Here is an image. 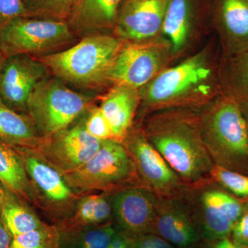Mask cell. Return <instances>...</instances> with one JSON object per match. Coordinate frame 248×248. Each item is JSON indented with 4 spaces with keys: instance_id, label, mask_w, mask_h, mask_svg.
Instances as JSON below:
<instances>
[{
    "instance_id": "f1b7e54d",
    "label": "cell",
    "mask_w": 248,
    "mask_h": 248,
    "mask_svg": "<svg viewBox=\"0 0 248 248\" xmlns=\"http://www.w3.org/2000/svg\"><path fill=\"white\" fill-rule=\"evenodd\" d=\"M30 17L67 21L74 0H24Z\"/></svg>"
},
{
    "instance_id": "d4e9b609",
    "label": "cell",
    "mask_w": 248,
    "mask_h": 248,
    "mask_svg": "<svg viewBox=\"0 0 248 248\" xmlns=\"http://www.w3.org/2000/svg\"><path fill=\"white\" fill-rule=\"evenodd\" d=\"M221 83L226 95L238 102H248V50L232 54L221 71Z\"/></svg>"
},
{
    "instance_id": "d6a6232c",
    "label": "cell",
    "mask_w": 248,
    "mask_h": 248,
    "mask_svg": "<svg viewBox=\"0 0 248 248\" xmlns=\"http://www.w3.org/2000/svg\"><path fill=\"white\" fill-rule=\"evenodd\" d=\"M231 237L235 242L248 248V209L235 225Z\"/></svg>"
},
{
    "instance_id": "30bf717a",
    "label": "cell",
    "mask_w": 248,
    "mask_h": 248,
    "mask_svg": "<svg viewBox=\"0 0 248 248\" xmlns=\"http://www.w3.org/2000/svg\"><path fill=\"white\" fill-rule=\"evenodd\" d=\"M17 151L35 192L37 205L55 215L73 213L80 197L68 185L63 174L38 152Z\"/></svg>"
},
{
    "instance_id": "1f68e13d",
    "label": "cell",
    "mask_w": 248,
    "mask_h": 248,
    "mask_svg": "<svg viewBox=\"0 0 248 248\" xmlns=\"http://www.w3.org/2000/svg\"><path fill=\"white\" fill-rule=\"evenodd\" d=\"M133 248H177L164 238L154 233L133 237Z\"/></svg>"
},
{
    "instance_id": "6da1fadb",
    "label": "cell",
    "mask_w": 248,
    "mask_h": 248,
    "mask_svg": "<svg viewBox=\"0 0 248 248\" xmlns=\"http://www.w3.org/2000/svg\"><path fill=\"white\" fill-rule=\"evenodd\" d=\"M143 132L186 184L199 185L210 178L214 164L202 138L200 113L184 108L157 110Z\"/></svg>"
},
{
    "instance_id": "2e32d148",
    "label": "cell",
    "mask_w": 248,
    "mask_h": 248,
    "mask_svg": "<svg viewBox=\"0 0 248 248\" xmlns=\"http://www.w3.org/2000/svg\"><path fill=\"white\" fill-rule=\"evenodd\" d=\"M177 248H190L201 235L187 207L177 197H161L153 232Z\"/></svg>"
},
{
    "instance_id": "83f0119b",
    "label": "cell",
    "mask_w": 248,
    "mask_h": 248,
    "mask_svg": "<svg viewBox=\"0 0 248 248\" xmlns=\"http://www.w3.org/2000/svg\"><path fill=\"white\" fill-rule=\"evenodd\" d=\"M79 230L75 238V248H108L117 232L109 222Z\"/></svg>"
},
{
    "instance_id": "8d00e7d4",
    "label": "cell",
    "mask_w": 248,
    "mask_h": 248,
    "mask_svg": "<svg viewBox=\"0 0 248 248\" xmlns=\"http://www.w3.org/2000/svg\"><path fill=\"white\" fill-rule=\"evenodd\" d=\"M241 108H242L243 112H244L245 117H246V121H247L248 126V102H241Z\"/></svg>"
},
{
    "instance_id": "d590c367",
    "label": "cell",
    "mask_w": 248,
    "mask_h": 248,
    "mask_svg": "<svg viewBox=\"0 0 248 248\" xmlns=\"http://www.w3.org/2000/svg\"><path fill=\"white\" fill-rule=\"evenodd\" d=\"M5 197V187L0 182V215L2 210L3 204H4Z\"/></svg>"
},
{
    "instance_id": "44dd1931",
    "label": "cell",
    "mask_w": 248,
    "mask_h": 248,
    "mask_svg": "<svg viewBox=\"0 0 248 248\" xmlns=\"http://www.w3.org/2000/svg\"><path fill=\"white\" fill-rule=\"evenodd\" d=\"M220 16L228 50H248V0H221Z\"/></svg>"
},
{
    "instance_id": "4316f807",
    "label": "cell",
    "mask_w": 248,
    "mask_h": 248,
    "mask_svg": "<svg viewBox=\"0 0 248 248\" xmlns=\"http://www.w3.org/2000/svg\"><path fill=\"white\" fill-rule=\"evenodd\" d=\"M210 179L236 198L248 202V175L214 165Z\"/></svg>"
},
{
    "instance_id": "8fae6325",
    "label": "cell",
    "mask_w": 248,
    "mask_h": 248,
    "mask_svg": "<svg viewBox=\"0 0 248 248\" xmlns=\"http://www.w3.org/2000/svg\"><path fill=\"white\" fill-rule=\"evenodd\" d=\"M200 195V215L194 219L201 236L208 241L231 237L248 209V202L236 198L217 186L203 187Z\"/></svg>"
},
{
    "instance_id": "484cf974",
    "label": "cell",
    "mask_w": 248,
    "mask_h": 248,
    "mask_svg": "<svg viewBox=\"0 0 248 248\" xmlns=\"http://www.w3.org/2000/svg\"><path fill=\"white\" fill-rule=\"evenodd\" d=\"M60 236L55 227L43 225L13 237L10 248H58Z\"/></svg>"
},
{
    "instance_id": "74e56055",
    "label": "cell",
    "mask_w": 248,
    "mask_h": 248,
    "mask_svg": "<svg viewBox=\"0 0 248 248\" xmlns=\"http://www.w3.org/2000/svg\"><path fill=\"white\" fill-rule=\"evenodd\" d=\"M4 57L3 56L2 53H1V50H0V73H1V66H2L3 62H4Z\"/></svg>"
},
{
    "instance_id": "f546056e",
    "label": "cell",
    "mask_w": 248,
    "mask_h": 248,
    "mask_svg": "<svg viewBox=\"0 0 248 248\" xmlns=\"http://www.w3.org/2000/svg\"><path fill=\"white\" fill-rule=\"evenodd\" d=\"M86 112L87 115L84 117L82 123L86 131L91 136L100 141L115 140L110 125L100 107L92 106Z\"/></svg>"
},
{
    "instance_id": "603a6c76",
    "label": "cell",
    "mask_w": 248,
    "mask_h": 248,
    "mask_svg": "<svg viewBox=\"0 0 248 248\" xmlns=\"http://www.w3.org/2000/svg\"><path fill=\"white\" fill-rule=\"evenodd\" d=\"M112 216L110 195H86L80 197L68 222L75 230L107 223Z\"/></svg>"
},
{
    "instance_id": "3957f363",
    "label": "cell",
    "mask_w": 248,
    "mask_h": 248,
    "mask_svg": "<svg viewBox=\"0 0 248 248\" xmlns=\"http://www.w3.org/2000/svg\"><path fill=\"white\" fill-rule=\"evenodd\" d=\"M201 130L214 165L248 174V126L241 104L227 95L200 112Z\"/></svg>"
},
{
    "instance_id": "5bb4252c",
    "label": "cell",
    "mask_w": 248,
    "mask_h": 248,
    "mask_svg": "<svg viewBox=\"0 0 248 248\" xmlns=\"http://www.w3.org/2000/svg\"><path fill=\"white\" fill-rule=\"evenodd\" d=\"M102 141L91 136L81 122L44 138L37 152L64 174L86 164L99 151Z\"/></svg>"
},
{
    "instance_id": "7402d4cb",
    "label": "cell",
    "mask_w": 248,
    "mask_h": 248,
    "mask_svg": "<svg viewBox=\"0 0 248 248\" xmlns=\"http://www.w3.org/2000/svg\"><path fill=\"white\" fill-rule=\"evenodd\" d=\"M0 218L12 237L37 229L45 224L27 202L6 188Z\"/></svg>"
},
{
    "instance_id": "277c9868",
    "label": "cell",
    "mask_w": 248,
    "mask_h": 248,
    "mask_svg": "<svg viewBox=\"0 0 248 248\" xmlns=\"http://www.w3.org/2000/svg\"><path fill=\"white\" fill-rule=\"evenodd\" d=\"M215 78L203 54L162 70L141 92L146 110L157 111L204 102L213 97Z\"/></svg>"
},
{
    "instance_id": "ffe728a7",
    "label": "cell",
    "mask_w": 248,
    "mask_h": 248,
    "mask_svg": "<svg viewBox=\"0 0 248 248\" xmlns=\"http://www.w3.org/2000/svg\"><path fill=\"white\" fill-rule=\"evenodd\" d=\"M0 182L28 203L37 205V199L28 177L22 156L17 150L0 140Z\"/></svg>"
},
{
    "instance_id": "52a82bcc",
    "label": "cell",
    "mask_w": 248,
    "mask_h": 248,
    "mask_svg": "<svg viewBox=\"0 0 248 248\" xmlns=\"http://www.w3.org/2000/svg\"><path fill=\"white\" fill-rule=\"evenodd\" d=\"M78 42L66 21L48 18H16L0 31V50L4 58L17 55L38 58Z\"/></svg>"
},
{
    "instance_id": "d6986e66",
    "label": "cell",
    "mask_w": 248,
    "mask_h": 248,
    "mask_svg": "<svg viewBox=\"0 0 248 248\" xmlns=\"http://www.w3.org/2000/svg\"><path fill=\"white\" fill-rule=\"evenodd\" d=\"M0 140L17 151H38L43 138L29 115L13 110L0 99Z\"/></svg>"
},
{
    "instance_id": "4dcf8cb0",
    "label": "cell",
    "mask_w": 248,
    "mask_h": 248,
    "mask_svg": "<svg viewBox=\"0 0 248 248\" xmlns=\"http://www.w3.org/2000/svg\"><path fill=\"white\" fill-rule=\"evenodd\" d=\"M19 17H30L24 0H0V31Z\"/></svg>"
},
{
    "instance_id": "4fadbf2b",
    "label": "cell",
    "mask_w": 248,
    "mask_h": 248,
    "mask_svg": "<svg viewBox=\"0 0 248 248\" xmlns=\"http://www.w3.org/2000/svg\"><path fill=\"white\" fill-rule=\"evenodd\" d=\"M112 216L120 231L130 236L152 233L161 196L144 186H134L109 193Z\"/></svg>"
},
{
    "instance_id": "5b68a950",
    "label": "cell",
    "mask_w": 248,
    "mask_h": 248,
    "mask_svg": "<svg viewBox=\"0 0 248 248\" xmlns=\"http://www.w3.org/2000/svg\"><path fill=\"white\" fill-rule=\"evenodd\" d=\"M63 174L72 190L77 194L93 191L104 192L138 185L140 182L130 153L122 142L103 141L95 155L86 164Z\"/></svg>"
},
{
    "instance_id": "7c38bea8",
    "label": "cell",
    "mask_w": 248,
    "mask_h": 248,
    "mask_svg": "<svg viewBox=\"0 0 248 248\" xmlns=\"http://www.w3.org/2000/svg\"><path fill=\"white\" fill-rule=\"evenodd\" d=\"M50 75L43 62L30 55L5 58L0 73V99L13 110L28 115L31 94Z\"/></svg>"
},
{
    "instance_id": "e0dca14e",
    "label": "cell",
    "mask_w": 248,
    "mask_h": 248,
    "mask_svg": "<svg viewBox=\"0 0 248 248\" xmlns=\"http://www.w3.org/2000/svg\"><path fill=\"white\" fill-rule=\"evenodd\" d=\"M122 0H74L68 25L78 38L108 34L115 28Z\"/></svg>"
},
{
    "instance_id": "ac0fdd59",
    "label": "cell",
    "mask_w": 248,
    "mask_h": 248,
    "mask_svg": "<svg viewBox=\"0 0 248 248\" xmlns=\"http://www.w3.org/2000/svg\"><path fill=\"white\" fill-rule=\"evenodd\" d=\"M141 102L139 89L114 84L103 97L100 108L110 125L116 141L123 142L133 128L135 114Z\"/></svg>"
},
{
    "instance_id": "9a60e30c",
    "label": "cell",
    "mask_w": 248,
    "mask_h": 248,
    "mask_svg": "<svg viewBox=\"0 0 248 248\" xmlns=\"http://www.w3.org/2000/svg\"><path fill=\"white\" fill-rule=\"evenodd\" d=\"M169 0H133L117 18L116 35L125 42H146L162 29Z\"/></svg>"
},
{
    "instance_id": "e575fe53",
    "label": "cell",
    "mask_w": 248,
    "mask_h": 248,
    "mask_svg": "<svg viewBox=\"0 0 248 248\" xmlns=\"http://www.w3.org/2000/svg\"><path fill=\"white\" fill-rule=\"evenodd\" d=\"M11 241V234L0 218V248H9Z\"/></svg>"
},
{
    "instance_id": "8992f818",
    "label": "cell",
    "mask_w": 248,
    "mask_h": 248,
    "mask_svg": "<svg viewBox=\"0 0 248 248\" xmlns=\"http://www.w3.org/2000/svg\"><path fill=\"white\" fill-rule=\"evenodd\" d=\"M92 97L81 94L50 75L34 90L28 115L42 138L68 128L92 107Z\"/></svg>"
},
{
    "instance_id": "9c48e42d",
    "label": "cell",
    "mask_w": 248,
    "mask_h": 248,
    "mask_svg": "<svg viewBox=\"0 0 248 248\" xmlns=\"http://www.w3.org/2000/svg\"><path fill=\"white\" fill-rule=\"evenodd\" d=\"M122 143L133 159L141 184L164 197H177L186 184L147 139L143 130L133 129Z\"/></svg>"
},
{
    "instance_id": "cb8c5ba5",
    "label": "cell",
    "mask_w": 248,
    "mask_h": 248,
    "mask_svg": "<svg viewBox=\"0 0 248 248\" xmlns=\"http://www.w3.org/2000/svg\"><path fill=\"white\" fill-rule=\"evenodd\" d=\"M192 17L191 0H169L161 31L170 41L174 53L187 43Z\"/></svg>"
},
{
    "instance_id": "7a4b0ae2",
    "label": "cell",
    "mask_w": 248,
    "mask_h": 248,
    "mask_svg": "<svg viewBox=\"0 0 248 248\" xmlns=\"http://www.w3.org/2000/svg\"><path fill=\"white\" fill-rule=\"evenodd\" d=\"M123 40L110 34L83 37L58 53L38 58L50 74L74 90L97 91L110 83V74Z\"/></svg>"
},
{
    "instance_id": "836d02e7",
    "label": "cell",
    "mask_w": 248,
    "mask_h": 248,
    "mask_svg": "<svg viewBox=\"0 0 248 248\" xmlns=\"http://www.w3.org/2000/svg\"><path fill=\"white\" fill-rule=\"evenodd\" d=\"M207 248H246L235 242L231 237L223 238V239L209 241Z\"/></svg>"
},
{
    "instance_id": "ba28073f",
    "label": "cell",
    "mask_w": 248,
    "mask_h": 248,
    "mask_svg": "<svg viewBox=\"0 0 248 248\" xmlns=\"http://www.w3.org/2000/svg\"><path fill=\"white\" fill-rule=\"evenodd\" d=\"M171 49L161 42L124 41L111 68L110 83L144 87L162 71Z\"/></svg>"
}]
</instances>
